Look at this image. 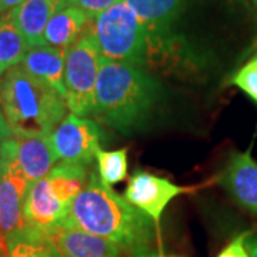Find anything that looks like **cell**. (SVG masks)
<instances>
[{
	"label": "cell",
	"mask_w": 257,
	"mask_h": 257,
	"mask_svg": "<svg viewBox=\"0 0 257 257\" xmlns=\"http://www.w3.org/2000/svg\"><path fill=\"white\" fill-rule=\"evenodd\" d=\"M146 32V70L203 83L219 67L209 0H124Z\"/></svg>",
	"instance_id": "cell-1"
},
{
	"label": "cell",
	"mask_w": 257,
	"mask_h": 257,
	"mask_svg": "<svg viewBox=\"0 0 257 257\" xmlns=\"http://www.w3.org/2000/svg\"><path fill=\"white\" fill-rule=\"evenodd\" d=\"M165 90L146 69L101 57L90 116L121 135L138 133L157 113Z\"/></svg>",
	"instance_id": "cell-2"
},
{
	"label": "cell",
	"mask_w": 257,
	"mask_h": 257,
	"mask_svg": "<svg viewBox=\"0 0 257 257\" xmlns=\"http://www.w3.org/2000/svg\"><path fill=\"white\" fill-rule=\"evenodd\" d=\"M152 221L126 197L103 183L97 173H90L62 224L84 230L135 251L145 247L152 239Z\"/></svg>",
	"instance_id": "cell-3"
},
{
	"label": "cell",
	"mask_w": 257,
	"mask_h": 257,
	"mask_svg": "<svg viewBox=\"0 0 257 257\" xmlns=\"http://www.w3.org/2000/svg\"><path fill=\"white\" fill-rule=\"evenodd\" d=\"M0 101L12 135L49 136L69 110L63 94L20 64L2 74Z\"/></svg>",
	"instance_id": "cell-4"
},
{
	"label": "cell",
	"mask_w": 257,
	"mask_h": 257,
	"mask_svg": "<svg viewBox=\"0 0 257 257\" xmlns=\"http://www.w3.org/2000/svg\"><path fill=\"white\" fill-rule=\"evenodd\" d=\"M87 179L86 166L57 163L49 175L30 186L23 207L26 224L45 234L62 224Z\"/></svg>",
	"instance_id": "cell-5"
},
{
	"label": "cell",
	"mask_w": 257,
	"mask_h": 257,
	"mask_svg": "<svg viewBox=\"0 0 257 257\" xmlns=\"http://www.w3.org/2000/svg\"><path fill=\"white\" fill-rule=\"evenodd\" d=\"M92 28L104 59L146 69L145 26L124 0L92 20Z\"/></svg>",
	"instance_id": "cell-6"
},
{
	"label": "cell",
	"mask_w": 257,
	"mask_h": 257,
	"mask_svg": "<svg viewBox=\"0 0 257 257\" xmlns=\"http://www.w3.org/2000/svg\"><path fill=\"white\" fill-rule=\"evenodd\" d=\"M101 57L90 23L77 42L66 50L64 57V97L69 111L76 116L86 117L92 113Z\"/></svg>",
	"instance_id": "cell-7"
},
{
	"label": "cell",
	"mask_w": 257,
	"mask_h": 257,
	"mask_svg": "<svg viewBox=\"0 0 257 257\" xmlns=\"http://www.w3.org/2000/svg\"><path fill=\"white\" fill-rule=\"evenodd\" d=\"M30 183L16 165L12 140L2 143V170H0V248L6 251V244L13 236L25 229V200Z\"/></svg>",
	"instance_id": "cell-8"
},
{
	"label": "cell",
	"mask_w": 257,
	"mask_h": 257,
	"mask_svg": "<svg viewBox=\"0 0 257 257\" xmlns=\"http://www.w3.org/2000/svg\"><path fill=\"white\" fill-rule=\"evenodd\" d=\"M49 139L59 160L87 167L100 149L101 130L96 120L69 113Z\"/></svg>",
	"instance_id": "cell-9"
},
{
	"label": "cell",
	"mask_w": 257,
	"mask_h": 257,
	"mask_svg": "<svg viewBox=\"0 0 257 257\" xmlns=\"http://www.w3.org/2000/svg\"><path fill=\"white\" fill-rule=\"evenodd\" d=\"M194 190V187L177 186L165 177L138 170L128 179L124 197L159 226L167 204L175 197Z\"/></svg>",
	"instance_id": "cell-10"
},
{
	"label": "cell",
	"mask_w": 257,
	"mask_h": 257,
	"mask_svg": "<svg viewBox=\"0 0 257 257\" xmlns=\"http://www.w3.org/2000/svg\"><path fill=\"white\" fill-rule=\"evenodd\" d=\"M16 165L30 186L43 179L59 162L46 135H12Z\"/></svg>",
	"instance_id": "cell-11"
},
{
	"label": "cell",
	"mask_w": 257,
	"mask_h": 257,
	"mask_svg": "<svg viewBox=\"0 0 257 257\" xmlns=\"http://www.w3.org/2000/svg\"><path fill=\"white\" fill-rule=\"evenodd\" d=\"M46 236L60 257H120L121 253L116 243L72 226H56Z\"/></svg>",
	"instance_id": "cell-12"
},
{
	"label": "cell",
	"mask_w": 257,
	"mask_h": 257,
	"mask_svg": "<svg viewBox=\"0 0 257 257\" xmlns=\"http://www.w3.org/2000/svg\"><path fill=\"white\" fill-rule=\"evenodd\" d=\"M220 183L241 207L257 214V162L250 150L231 153Z\"/></svg>",
	"instance_id": "cell-13"
},
{
	"label": "cell",
	"mask_w": 257,
	"mask_h": 257,
	"mask_svg": "<svg viewBox=\"0 0 257 257\" xmlns=\"http://www.w3.org/2000/svg\"><path fill=\"white\" fill-rule=\"evenodd\" d=\"M64 5L66 0H25L20 6L12 10L29 47L46 45L45 30L47 23Z\"/></svg>",
	"instance_id": "cell-14"
},
{
	"label": "cell",
	"mask_w": 257,
	"mask_h": 257,
	"mask_svg": "<svg viewBox=\"0 0 257 257\" xmlns=\"http://www.w3.org/2000/svg\"><path fill=\"white\" fill-rule=\"evenodd\" d=\"M64 57H66V50L63 49L49 46V45H40V46L29 47L20 66L29 74L47 83L49 86H52L64 96Z\"/></svg>",
	"instance_id": "cell-15"
},
{
	"label": "cell",
	"mask_w": 257,
	"mask_h": 257,
	"mask_svg": "<svg viewBox=\"0 0 257 257\" xmlns=\"http://www.w3.org/2000/svg\"><path fill=\"white\" fill-rule=\"evenodd\" d=\"M92 20L80 9L64 5L49 20L45 30V43L67 50L90 26Z\"/></svg>",
	"instance_id": "cell-16"
},
{
	"label": "cell",
	"mask_w": 257,
	"mask_h": 257,
	"mask_svg": "<svg viewBox=\"0 0 257 257\" xmlns=\"http://www.w3.org/2000/svg\"><path fill=\"white\" fill-rule=\"evenodd\" d=\"M29 45L16 25L13 12L0 15V77L10 67L22 63Z\"/></svg>",
	"instance_id": "cell-17"
},
{
	"label": "cell",
	"mask_w": 257,
	"mask_h": 257,
	"mask_svg": "<svg viewBox=\"0 0 257 257\" xmlns=\"http://www.w3.org/2000/svg\"><path fill=\"white\" fill-rule=\"evenodd\" d=\"M6 257H60L45 233L26 226L6 244Z\"/></svg>",
	"instance_id": "cell-18"
},
{
	"label": "cell",
	"mask_w": 257,
	"mask_h": 257,
	"mask_svg": "<svg viewBox=\"0 0 257 257\" xmlns=\"http://www.w3.org/2000/svg\"><path fill=\"white\" fill-rule=\"evenodd\" d=\"M97 175L106 186H114L126 179L127 176V150L119 149L106 152L99 149L96 153Z\"/></svg>",
	"instance_id": "cell-19"
},
{
	"label": "cell",
	"mask_w": 257,
	"mask_h": 257,
	"mask_svg": "<svg viewBox=\"0 0 257 257\" xmlns=\"http://www.w3.org/2000/svg\"><path fill=\"white\" fill-rule=\"evenodd\" d=\"M229 83L239 87L241 92L246 93L257 104V62L254 60V57L250 59L246 64H243L230 77Z\"/></svg>",
	"instance_id": "cell-20"
},
{
	"label": "cell",
	"mask_w": 257,
	"mask_h": 257,
	"mask_svg": "<svg viewBox=\"0 0 257 257\" xmlns=\"http://www.w3.org/2000/svg\"><path fill=\"white\" fill-rule=\"evenodd\" d=\"M117 2H120V0H66L67 5L74 6V8L84 12L90 20H94L104 10L111 8Z\"/></svg>",
	"instance_id": "cell-21"
},
{
	"label": "cell",
	"mask_w": 257,
	"mask_h": 257,
	"mask_svg": "<svg viewBox=\"0 0 257 257\" xmlns=\"http://www.w3.org/2000/svg\"><path fill=\"white\" fill-rule=\"evenodd\" d=\"M250 231L241 233L237 237L230 241L226 247L220 251V254L217 257H250L248 256L247 248H246V237L248 236Z\"/></svg>",
	"instance_id": "cell-22"
},
{
	"label": "cell",
	"mask_w": 257,
	"mask_h": 257,
	"mask_svg": "<svg viewBox=\"0 0 257 257\" xmlns=\"http://www.w3.org/2000/svg\"><path fill=\"white\" fill-rule=\"evenodd\" d=\"M10 136H12V130H10L8 121H6L5 113H3V107H2V101H0V139L6 140Z\"/></svg>",
	"instance_id": "cell-23"
},
{
	"label": "cell",
	"mask_w": 257,
	"mask_h": 257,
	"mask_svg": "<svg viewBox=\"0 0 257 257\" xmlns=\"http://www.w3.org/2000/svg\"><path fill=\"white\" fill-rule=\"evenodd\" d=\"M25 0H0V15H6L20 6Z\"/></svg>",
	"instance_id": "cell-24"
},
{
	"label": "cell",
	"mask_w": 257,
	"mask_h": 257,
	"mask_svg": "<svg viewBox=\"0 0 257 257\" xmlns=\"http://www.w3.org/2000/svg\"><path fill=\"white\" fill-rule=\"evenodd\" d=\"M246 248L250 257H257V233H248L246 237Z\"/></svg>",
	"instance_id": "cell-25"
},
{
	"label": "cell",
	"mask_w": 257,
	"mask_h": 257,
	"mask_svg": "<svg viewBox=\"0 0 257 257\" xmlns=\"http://www.w3.org/2000/svg\"><path fill=\"white\" fill-rule=\"evenodd\" d=\"M2 143H3V140L0 139V170H2Z\"/></svg>",
	"instance_id": "cell-26"
},
{
	"label": "cell",
	"mask_w": 257,
	"mask_h": 257,
	"mask_svg": "<svg viewBox=\"0 0 257 257\" xmlns=\"http://www.w3.org/2000/svg\"><path fill=\"white\" fill-rule=\"evenodd\" d=\"M253 3H254V5H256V8H257V0H253Z\"/></svg>",
	"instance_id": "cell-27"
},
{
	"label": "cell",
	"mask_w": 257,
	"mask_h": 257,
	"mask_svg": "<svg viewBox=\"0 0 257 257\" xmlns=\"http://www.w3.org/2000/svg\"><path fill=\"white\" fill-rule=\"evenodd\" d=\"M254 60H256V62H257V55H256V56H254Z\"/></svg>",
	"instance_id": "cell-28"
},
{
	"label": "cell",
	"mask_w": 257,
	"mask_h": 257,
	"mask_svg": "<svg viewBox=\"0 0 257 257\" xmlns=\"http://www.w3.org/2000/svg\"><path fill=\"white\" fill-rule=\"evenodd\" d=\"M0 257H2V248H0Z\"/></svg>",
	"instance_id": "cell-29"
},
{
	"label": "cell",
	"mask_w": 257,
	"mask_h": 257,
	"mask_svg": "<svg viewBox=\"0 0 257 257\" xmlns=\"http://www.w3.org/2000/svg\"><path fill=\"white\" fill-rule=\"evenodd\" d=\"M170 257H173V256H170Z\"/></svg>",
	"instance_id": "cell-30"
}]
</instances>
